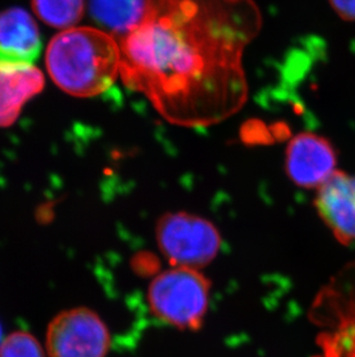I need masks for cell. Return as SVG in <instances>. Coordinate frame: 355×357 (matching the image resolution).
I'll return each mask as SVG.
<instances>
[{"instance_id": "1", "label": "cell", "mask_w": 355, "mask_h": 357, "mask_svg": "<svg viewBox=\"0 0 355 357\" xmlns=\"http://www.w3.org/2000/svg\"><path fill=\"white\" fill-rule=\"evenodd\" d=\"M120 38V78L168 123L209 128L248 98L244 54L262 29L254 0H143Z\"/></svg>"}, {"instance_id": "2", "label": "cell", "mask_w": 355, "mask_h": 357, "mask_svg": "<svg viewBox=\"0 0 355 357\" xmlns=\"http://www.w3.org/2000/svg\"><path fill=\"white\" fill-rule=\"evenodd\" d=\"M120 45L96 28H70L52 38L47 68L58 87L77 98L102 94L120 77Z\"/></svg>"}, {"instance_id": "3", "label": "cell", "mask_w": 355, "mask_h": 357, "mask_svg": "<svg viewBox=\"0 0 355 357\" xmlns=\"http://www.w3.org/2000/svg\"><path fill=\"white\" fill-rule=\"evenodd\" d=\"M212 283L198 270L173 267L152 280L148 302L161 321L180 328L198 331L208 311Z\"/></svg>"}, {"instance_id": "4", "label": "cell", "mask_w": 355, "mask_h": 357, "mask_svg": "<svg viewBox=\"0 0 355 357\" xmlns=\"http://www.w3.org/2000/svg\"><path fill=\"white\" fill-rule=\"evenodd\" d=\"M313 316L319 325V357H355V263L317 296Z\"/></svg>"}, {"instance_id": "5", "label": "cell", "mask_w": 355, "mask_h": 357, "mask_svg": "<svg viewBox=\"0 0 355 357\" xmlns=\"http://www.w3.org/2000/svg\"><path fill=\"white\" fill-rule=\"evenodd\" d=\"M156 239L172 266L194 270L212 263L221 246V234L214 223L186 212L161 215L156 225Z\"/></svg>"}, {"instance_id": "6", "label": "cell", "mask_w": 355, "mask_h": 357, "mask_svg": "<svg viewBox=\"0 0 355 357\" xmlns=\"http://www.w3.org/2000/svg\"><path fill=\"white\" fill-rule=\"evenodd\" d=\"M110 344L104 321L87 307L61 312L47 328V349L50 357H105Z\"/></svg>"}, {"instance_id": "7", "label": "cell", "mask_w": 355, "mask_h": 357, "mask_svg": "<svg viewBox=\"0 0 355 357\" xmlns=\"http://www.w3.org/2000/svg\"><path fill=\"white\" fill-rule=\"evenodd\" d=\"M338 156L335 147L323 135L301 132L288 142L285 170L295 185L320 189L336 172Z\"/></svg>"}, {"instance_id": "8", "label": "cell", "mask_w": 355, "mask_h": 357, "mask_svg": "<svg viewBox=\"0 0 355 357\" xmlns=\"http://www.w3.org/2000/svg\"><path fill=\"white\" fill-rule=\"evenodd\" d=\"M320 218L344 245H355V175L337 172L317 189Z\"/></svg>"}, {"instance_id": "9", "label": "cell", "mask_w": 355, "mask_h": 357, "mask_svg": "<svg viewBox=\"0 0 355 357\" xmlns=\"http://www.w3.org/2000/svg\"><path fill=\"white\" fill-rule=\"evenodd\" d=\"M40 50V31L27 10L15 7L0 13V64L31 65Z\"/></svg>"}, {"instance_id": "10", "label": "cell", "mask_w": 355, "mask_h": 357, "mask_svg": "<svg viewBox=\"0 0 355 357\" xmlns=\"http://www.w3.org/2000/svg\"><path fill=\"white\" fill-rule=\"evenodd\" d=\"M44 87V77L31 65L0 64V128L13 124L22 107Z\"/></svg>"}, {"instance_id": "11", "label": "cell", "mask_w": 355, "mask_h": 357, "mask_svg": "<svg viewBox=\"0 0 355 357\" xmlns=\"http://www.w3.org/2000/svg\"><path fill=\"white\" fill-rule=\"evenodd\" d=\"M89 8L95 20L119 38L138 27L144 15L143 0H89Z\"/></svg>"}, {"instance_id": "12", "label": "cell", "mask_w": 355, "mask_h": 357, "mask_svg": "<svg viewBox=\"0 0 355 357\" xmlns=\"http://www.w3.org/2000/svg\"><path fill=\"white\" fill-rule=\"evenodd\" d=\"M31 7L51 27L70 29L84 17V0H31Z\"/></svg>"}, {"instance_id": "13", "label": "cell", "mask_w": 355, "mask_h": 357, "mask_svg": "<svg viewBox=\"0 0 355 357\" xmlns=\"http://www.w3.org/2000/svg\"><path fill=\"white\" fill-rule=\"evenodd\" d=\"M0 357H44L36 337L27 332H14L0 344Z\"/></svg>"}, {"instance_id": "14", "label": "cell", "mask_w": 355, "mask_h": 357, "mask_svg": "<svg viewBox=\"0 0 355 357\" xmlns=\"http://www.w3.org/2000/svg\"><path fill=\"white\" fill-rule=\"evenodd\" d=\"M329 3L342 20L355 22V0H329Z\"/></svg>"}, {"instance_id": "15", "label": "cell", "mask_w": 355, "mask_h": 357, "mask_svg": "<svg viewBox=\"0 0 355 357\" xmlns=\"http://www.w3.org/2000/svg\"><path fill=\"white\" fill-rule=\"evenodd\" d=\"M1 337H3V330H1V326H0V344H1Z\"/></svg>"}]
</instances>
